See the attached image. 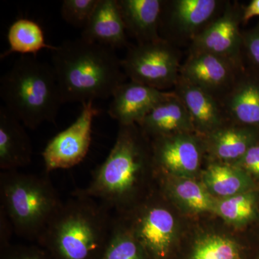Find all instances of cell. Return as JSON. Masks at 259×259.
Masks as SVG:
<instances>
[{"instance_id":"1","label":"cell","mask_w":259,"mask_h":259,"mask_svg":"<svg viewBox=\"0 0 259 259\" xmlns=\"http://www.w3.org/2000/svg\"><path fill=\"white\" fill-rule=\"evenodd\" d=\"M155 166L151 141L137 124L119 125L115 144L88 187L72 195L95 199L119 215L131 212L143 178Z\"/></svg>"},{"instance_id":"2","label":"cell","mask_w":259,"mask_h":259,"mask_svg":"<svg viewBox=\"0 0 259 259\" xmlns=\"http://www.w3.org/2000/svg\"><path fill=\"white\" fill-rule=\"evenodd\" d=\"M52 66L63 102L110 98L127 76L115 50L81 37L54 48Z\"/></svg>"},{"instance_id":"3","label":"cell","mask_w":259,"mask_h":259,"mask_svg":"<svg viewBox=\"0 0 259 259\" xmlns=\"http://www.w3.org/2000/svg\"><path fill=\"white\" fill-rule=\"evenodd\" d=\"M72 196L61 204L37 244L53 259H100L112 231V211L95 199Z\"/></svg>"},{"instance_id":"4","label":"cell","mask_w":259,"mask_h":259,"mask_svg":"<svg viewBox=\"0 0 259 259\" xmlns=\"http://www.w3.org/2000/svg\"><path fill=\"white\" fill-rule=\"evenodd\" d=\"M4 106L25 127L37 128L44 122L55 123L63 102L51 65L34 56H22L0 79Z\"/></svg>"},{"instance_id":"5","label":"cell","mask_w":259,"mask_h":259,"mask_svg":"<svg viewBox=\"0 0 259 259\" xmlns=\"http://www.w3.org/2000/svg\"><path fill=\"white\" fill-rule=\"evenodd\" d=\"M0 198L15 234L35 242L63 204L49 177L18 170L0 172Z\"/></svg>"},{"instance_id":"6","label":"cell","mask_w":259,"mask_h":259,"mask_svg":"<svg viewBox=\"0 0 259 259\" xmlns=\"http://www.w3.org/2000/svg\"><path fill=\"white\" fill-rule=\"evenodd\" d=\"M180 57L175 46L160 39L130 47L121 65L131 81L166 91L180 78Z\"/></svg>"},{"instance_id":"7","label":"cell","mask_w":259,"mask_h":259,"mask_svg":"<svg viewBox=\"0 0 259 259\" xmlns=\"http://www.w3.org/2000/svg\"><path fill=\"white\" fill-rule=\"evenodd\" d=\"M225 3L221 0H163L160 37L176 47L190 46L222 11Z\"/></svg>"},{"instance_id":"8","label":"cell","mask_w":259,"mask_h":259,"mask_svg":"<svg viewBox=\"0 0 259 259\" xmlns=\"http://www.w3.org/2000/svg\"><path fill=\"white\" fill-rule=\"evenodd\" d=\"M244 6L226 1L222 11L189 46V54H213L245 67L243 54V15Z\"/></svg>"},{"instance_id":"9","label":"cell","mask_w":259,"mask_h":259,"mask_svg":"<svg viewBox=\"0 0 259 259\" xmlns=\"http://www.w3.org/2000/svg\"><path fill=\"white\" fill-rule=\"evenodd\" d=\"M100 114L94 101L82 104V109L73 123L56 135L42 153L47 174L76 166L90 151L94 119Z\"/></svg>"},{"instance_id":"10","label":"cell","mask_w":259,"mask_h":259,"mask_svg":"<svg viewBox=\"0 0 259 259\" xmlns=\"http://www.w3.org/2000/svg\"><path fill=\"white\" fill-rule=\"evenodd\" d=\"M125 218L135 237L151 259H165L171 249L176 221L169 209L161 204L146 203Z\"/></svg>"},{"instance_id":"11","label":"cell","mask_w":259,"mask_h":259,"mask_svg":"<svg viewBox=\"0 0 259 259\" xmlns=\"http://www.w3.org/2000/svg\"><path fill=\"white\" fill-rule=\"evenodd\" d=\"M154 166L163 173L192 178L200 167L204 151L203 139L196 133L158 138L151 141Z\"/></svg>"},{"instance_id":"12","label":"cell","mask_w":259,"mask_h":259,"mask_svg":"<svg viewBox=\"0 0 259 259\" xmlns=\"http://www.w3.org/2000/svg\"><path fill=\"white\" fill-rule=\"evenodd\" d=\"M245 69L209 54H190L182 64L180 76L215 97L219 102L236 82Z\"/></svg>"},{"instance_id":"13","label":"cell","mask_w":259,"mask_h":259,"mask_svg":"<svg viewBox=\"0 0 259 259\" xmlns=\"http://www.w3.org/2000/svg\"><path fill=\"white\" fill-rule=\"evenodd\" d=\"M172 94L173 91H163L132 81L125 82L112 95L108 114L118 125H138Z\"/></svg>"},{"instance_id":"14","label":"cell","mask_w":259,"mask_h":259,"mask_svg":"<svg viewBox=\"0 0 259 259\" xmlns=\"http://www.w3.org/2000/svg\"><path fill=\"white\" fill-rule=\"evenodd\" d=\"M173 92L185 105L196 134L204 137L228 123L219 100L182 76Z\"/></svg>"},{"instance_id":"15","label":"cell","mask_w":259,"mask_h":259,"mask_svg":"<svg viewBox=\"0 0 259 259\" xmlns=\"http://www.w3.org/2000/svg\"><path fill=\"white\" fill-rule=\"evenodd\" d=\"M220 102L228 123L259 129V74L245 68Z\"/></svg>"},{"instance_id":"16","label":"cell","mask_w":259,"mask_h":259,"mask_svg":"<svg viewBox=\"0 0 259 259\" xmlns=\"http://www.w3.org/2000/svg\"><path fill=\"white\" fill-rule=\"evenodd\" d=\"M81 38L110 49L128 47L127 31L118 0H99Z\"/></svg>"},{"instance_id":"17","label":"cell","mask_w":259,"mask_h":259,"mask_svg":"<svg viewBox=\"0 0 259 259\" xmlns=\"http://www.w3.org/2000/svg\"><path fill=\"white\" fill-rule=\"evenodd\" d=\"M25 125L3 105L0 107V169L18 170L32 161L31 141Z\"/></svg>"},{"instance_id":"18","label":"cell","mask_w":259,"mask_h":259,"mask_svg":"<svg viewBox=\"0 0 259 259\" xmlns=\"http://www.w3.org/2000/svg\"><path fill=\"white\" fill-rule=\"evenodd\" d=\"M204 149L214 161L233 164L259 141V129L228 123L203 138Z\"/></svg>"},{"instance_id":"19","label":"cell","mask_w":259,"mask_h":259,"mask_svg":"<svg viewBox=\"0 0 259 259\" xmlns=\"http://www.w3.org/2000/svg\"><path fill=\"white\" fill-rule=\"evenodd\" d=\"M138 125L148 139L152 140L196 133L185 105L174 92L171 97L155 107Z\"/></svg>"},{"instance_id":"20","label":"cell","mask_w":259,"mask_h":259,"mask_svg":"<svg viewBox=\"0 0 259 259\" xmlns=\"http://www.w3.org/2000/svg\"><path fill=\"white\" fill-rule=\"evenodd\" d=\"M126 31L137 44L160 40L163 0H118Z\"/></svg>"},{"instance_id":"21","label":"cell","mask_w":259,"mask_h":259,"mask_svg":"<svg viewBox=\"0 0 259 259\" xmlns=\"http://www.w3.org/2000/svg\"><path fill=\"white\" fill-rule=\"evenodd\" d=\"M203 185L213 197L226 198L250 191V175L234 165L213 161L202 175Z\"/></svg>"},{"instance_id":"22","label":"cell","mask_w":259,"mask_h":259,"mask_svg":"<svg viewBox=\"0 0 259 259\" xmlns=\"http://www.w3.org/2000/svg\"><path fill=\"white\" fill-rule=\"evenodd\" d=\"M7 38L9 48L2 54L1 59L12 54L36 56L44 49L51 51L55 48L48 44L41 26L35 20L28 18L15 20L10 25Z\"/></svg>"},{"instance_id":"23","label":"cell","mask_w":259,"mask_h":259,"mask_svg":"<svg viewBox=\"0 0 259 259\" xmlns=\"http://www.w3.org/2000/svg\"><path fill=\"white\" fill-rule=\"evenodd\" d=\"M166 182L168 193L185 208L194 213H214L217 199L203 184L200 185L192 178L175 177Z\"/></svg>"},{"instance_id":"24","label":"cell","mask_w":259,"mask_h":259,"mask_svg":"<svg viewBox=\"0 0 259 259\" xmlns=\"http://www.w3.org/2000/svg\"><path fill=\"white\" fill-rule=\"evenodd\" d=\"M100 259H151L130 228L125 218L117 214L106 248Z\"/></svg>"},{"instance_id":"25","label":"cell","mask_w":259,"mask_h":259,"mask_svg":"<svg viewBox=\"0 0 259 259\" xmlns=\"http://www.w3.org/2000/svg\"><path fill=\"white\" fill-rule=\"evenodd\" d=\"M256 197L251 190L232 197L217 199L214 213L226 222L241 226L256 215Z\"/></svg>"},{"instance_id":"26","label":"cell","mask_w":259,"mask_h":259,"mask_svg":"<svg viewBox=\"0 0 259 259\" xmlns=\"http://www.w3.org/2000/svg\"><path fill=\"white\" fill-rule=\"evenodd\" d=\"M190 259H240V248L231 238L209 236L196 243Z\"/></svg>"},{"instance_id":"27","label":"cell","mask_w":259,"mask_h":259,"mask_svg":"<svg viewBox=\"0 0 259 259\" xmlns=\"http://www.w3.org/2000/svg\"><path fill=\"white\" fill-rule=\"evenodd\" d=\"M98 3L99 0H64L61 3V18L71 26L83 30Z\"/></svg>"},{"instance_id":"28","label":"cell","mask_w":259,"mask_h":259,"mask_svg":"<svg viewBox=\"0 0 259 259\" xmlns=\"http://www.w3.org/2000/svg\"><path fill=\"white\" fill-rule=\"evenodd\" d=\"M243 64L259 74V21L253 28L243 30Z\"/></svg>"},{"instance_id":"29","label":"cell","mask_w":259,"mask_h":259,"mask_svg":"<svg viewBox=\"0 0 259 259\" xmlns=\"http://www.w3.org/2000/svg\"><path fill=\"white\" fill-rule=\"evenodd\" d=\"M1 250V259H53L50 254L36 245H10Z\"/></svg>"},{"instance_id":"30","label":"cell","mask_w":259,"mask_h":259,"mask_svg":"<svg viewBox=\"0 0 259 259\" xmlns=\"http://www.w3.org/2000/svg\"><path fill=\"white\" fill-rule=\"evenodd\" d=\"M234 166L241 168L250 176L259 177V141L249 148Z\"/></svg>"},{"instance_id":"31","label":"cell","mask_w":259,"mask_h":259,"mask_svg":"<svg viewBox=\"0 0 259 259\" xmlns=\"http://www.w3.org/2000/svg\"><path fill=\"white\" fill-rule=\"evenodd\" d=\"M15 234L13 225L3 209H0V250L11 245L10 240Z\"/></svg>"},{"instance_id":"32","label":"cell","mask_w":259,"mask_h":259,"mask_svg":"<svg viewBox=\"0 0 259 259\" xmlns=\"http://www.w3.org/2000/svg\"><path fill=\"white\" fill-rule=\"evenodd\" d=\"M259 16V0H252L244 7L243 15V25H245L250 19Z\"/></svg>"}]
</instances>
